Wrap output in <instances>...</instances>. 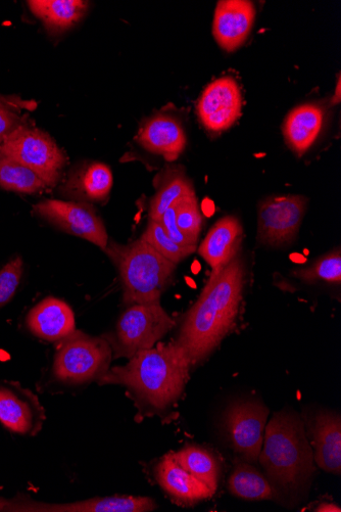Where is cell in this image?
<instances>
[{
	"mask_svg": "<svg viewBox=\"0 0 341 512\" xmlns=\"http://www.w3.org/2000/svg\"><path fill=\"white\" fill-rule=\"evenodd\" d=\"M246 267L238 255L214 269L199 300L187 312L176 341L191 366L206 360L228 335L238 315Z\"/></svg>",
	"mask_w": 341,
	"mask_h": 512,
	"instance_id": "1",
	"label": "cell"
},
{
	"mask_svg": "<svg viewBox=\"0 0 341 512\" xmlns=\"http://www.w3.org/2000/svg\"><path fill=\"white\" fill-rule=\"evenodd\" d=\"M190 366L177 342L159 344L136 353L126 365L109 369L99 383L127 388L146 414L162 413L182 396Z\"/></svg>",
	"mask_w": 341,
	"mask_h": 512,
	"instance_id": "2",
	"label": "cell"
},
{
	"mask_svg": "<svg viewBox=\"0 0 341 512\" xmlns=\"http://www.w3.org/2000/svg\"><path fill=\"white\" fill-rule=\"evenodd\" d=\"M264 436L260 461L276 493L297 495L314 473L313 452L298 414L280 412L272 417Z\"/></svg>",
	"mask_w": 341,
	"mask_h": 512,
	"instance_id": "3",
	"label": "cell"
},
{
	"mask_svg": "<svg viewBox=\"0 0 341 512\" xmlns=\"http://www.w3.org/2000/svg\"><path fill=\"white\" fill-rule=\"evenodd\" d=\"M105 252L120 272L125 306L160 301L176 264L141 239L128 245L109 242Z\"/></svg>",
	"mask_w": 341,
	"mask_h": 512,
	"instance_id": "4",
	"label": "cell"
},
{
	"mask_svg": "<svg viewBox=\"0 0 341 512\" xmlns=\"http://www.w3.org/2000/svg\"><path fill=\"white\" fill-rule=\"evenodd\" d=\"M175 321L160 301L128 306L117 321L114 332L104 338L115 358H131L154 348L173 328Z\"/></svg>",
	"mask_w": 341,
	"mask_h": 512,
	"instance_id": "5",
	"label": "cell"
},
{
	"mask_svg": "<svg viewBox=\"0 0 341 512\" xmlns=\"http://www.w3.org/2000/svg\"><path fill=\"white\" fill-rule=\"evenodd\" d=\"M113 351L108 341L75 331L62 340L55 357L53 374L66 385L99 381L109 370Z\"/></svg>",
	"mask_w": 341,
	"mask_h": 512,
	"instance_id": "6",
	"label": "cell"
},
{
	"mask_svg": "<svg viewBox=\"0 0 341 512\" xmlns=\"http://www.w3.org/2000/svg\"><path fill=\"white\" fill-rule=\"evenodd\" d=\"M0 156L12 159L34 171L47 186H54L67 163L63 151L46 133L25 126L17 127L0 145Z\"/></svg>",
	"mask_w": 341,
	"mask_h": 512,
	"instance_id": "7",
	"label": "cell"
},
{
	"mask_svg": "<svg viewBox=\"0 0 341 512\" xmlns=\"http://www.w3.org/2000/svg\"><path fill=\"white\" fill-rule=\"evenodd\" d=\"M303 196L273 197L261 202L258 210V240L270 247H283L298 236L307 209Z\"/></svg>",
	"mask_w": 341,
	"mask_h": 512,
	"instance_id": "8",
	"label": "cell"
},
{
	"mask_svg": "<svg viewBox=\"0 0 341 512\" xmlns=\"http://www.w3.org/2000/svg\"><path fill=\"white\" fill-rule=\"evenodd\" d=\"M268 415V408L256 401L236 402L226 412L225 426L231 446L250 463L259 460Z\"/></svg>",
	"mask_w": 341,
	"mask_h": 512,
	"instance_id": "9",
	"label": "cell"
},
{
	"mask_svg": "<svg viewBox=\"0 0 341 512\" xmlns=\"http://www.w3.org/2000/svg\"><path fill=\"white\" fill-rule=\"evenodd\" d=\"M35 212L58 228L106 250L109 237L100 216L86 204L46 200L34 207Z\"/></svg>",
	"mask_w": 341,
	"mask_h": 512,
	"instance_id": "10",
	"label": "cell"
},
{
	"mask_svg": "<svg viewBox=\"0 0 341 512\" xmlns=\"http://www.w3.org/2000/svg\"><path fill=\"white\" fill-rule=\"evenodd\" d=\"M242 112V93L235 78L220 77L203 91L197 105L199 119L205 129L220 133L231 128Z\"/></svg>",
	"mask_w": 341,
	"mask_h": 512,
	"instance_id": "11",
	"label": "cell"
},
{
	"mask_svg": "<svg viewBox=\"0 0 341 512\" xmlns=\"http://www.w3.org/2000/svg\"><path fill=\"white\" fill-rule=\"evenodd\" d=\"M46 415L37 395L19 383L0 385V423L22 436H36Z\"/></svg>",
	"mask_w": 341,
	"mask_h": 512,
	"instance_id": "12",
	"label": "cell"
},
{
	"mask_svg": "<svg viewBox=\"0 0 341 512\" xmlns=\"http://www.w3.org/2000/svg\"><path fill=\"white\" fill-rule=\"evenodd\" d=\"M256 14L250 0H221L213 20V36L220 48L227 53L239 50L253 30Z\"/></svg>",
	"mask_w": 341,
	"mask_h": 512,
	"instance_id": "13",
	"label": "cell"
},
{
	"mask_svg": "<svg viewBox=\"0 0 341 512\" xmlns=\"http://www.w3.org/2000/svg\"><path fill=\"white\" fill-rule=\"evenodd\" d=\"M26 322L34 336L47 342L62 341L76 331L72 308L54 297H47L34 306Z\"/></svg>",
	"mask_w": 341,
	"mask_h": 512,
	"instance_id": "14",
	"label": "cell"
},
{
	"mask_svg": "<svg viewBox=\"0 0 341 512\" xmlns=\"http://www.w3.org/2000/svg\"><path fill=\"white\" fill-rule=\"evenodd\" d=\"M137 142L144 150L162 156L168 162H174L185 151L187 137L176 118L157 115L141 127Z\"/></svg>",
	"mask_w": 341,
	"mask_h": 512,
	"instance_id": "15",
	"label": "cell"
},
{
	"mask_svg": "<svg viewBox=\"0 0 341 512\" xmlns=\"http://www.w3.org/2000/svg\"><path fill=\"white\" fill-rule=\"evenodd\" d=\"M326 113L317 103H306L292 109L283 123L285 142L292 152L304 156L317 142L325 124Z\"/></svg>",
	"mask_w": 341,
	"mask_h": 512,
	"instance_id": "16",
	"label": "cell"
},
{
	"mask_svg": "<svg viewBox=\"0 0 341 512\" xmlns=\"http://www.w3.org/2000/svg\"><path fill=\"white\" fill-rule=\"evenodd\" d=\"M156 478L162 489L177 503L192 505L211 498L215 492L181 467L174 453L157 465Z\"/></svg>",
	"mask_w": 341,
	"mask_h": 512,
	"instance_id": "17",
	"label": "cell"
},
{
	"mask_svg": "<svg viewBox=\"0 0 341 512\" xmlns=\"http://www.w3.org/2000/svg\"><path fill=\"white\" fill-rule=\"evenodd\" d=\"M319 468L333 475L341 472V421L338 414L319 412L310 423Z\"/></svg>",
	"mask_w": 341,
	"mask_h": 512,
	"instance_id": "18",
	"label": "cell"
},
{
	"mask_svg": "<svg viewBox=\"0 0 341 512\" xmlns=\"http://www.w3.org/2000/svg\"><path fill=\"white\" fill-rule=\"evenodd\" d=\"M243 228L239 219L228 215L219 219L208 232L199 248L201 257L217 269L229 263L238 254Z\"/></svg>",
	"mask_w": 341,
	"mask_h": 512,
	"instance_id": "19",
	"label": "cell"
},
{
	"mask_svg": "<svg viewBox=\"0 0 341 512\" xmlns=\"http://www.w3.org/2000/svg\"><path fill=\"white\" fill-rule=\"evenodd\" d=\"M31 12L55 33L72 28L85 15L88 3L82 0H31Z\"/></svg>",
	"mask_w": 341,
	"mask_h": 512,
	"instance_id": "20",
	"label": "cell"
},
{
	"mask_svg": "<svg viewBox=\"0 0 341 512\" xmlns=\"http://www.w3.org/2000/svg\"><path fill=\"white\" fill-rule=\"evenodd\" d=\"M158 193L150 204V220H161L164 213L185 197L196 194L191 180L181 169H169L158 181Z\"/></svg>",
	"mask_w": 341,
	"mask_h": 512,
	"instance_id": "21",
	"label": "cell"
},
{
	"mask_svg": "<svg viewBox=\"0 0 341 512\" xmlns=\"http://www.w3.org/2000/svg\"><path fill=\"white\" fill-rule=\"evenodd\" d=\"M114 184V176L110 167L103 163H92L69 183L74 195L91 202H102L108 199Z\"/></svg>",
	"mask_w": 341,
	"mask_h": 512,
	"instance_id": "22",
	"label": "cell"
},
{
	"mask_svg": "<svg viewBox=\"0 0 341 512\" xmlns=\"http://www.w3.org/2000/svg\"><path fill=\"white\" fill-rule=\"evenodd\" d=\"M174 457L183 469L216 492L221 467L215 454L200 446L187 445L174 453Z\"/></svg>",
	"mask_w": 341,
	"mask_h": 512,
	"instance_id": "23",
	"label": "cell"
},
{
	"mask_svg": "<svg viewBox=\"0 0 341 512\" xmlns=\"http://www.w3.org/2000/svg\"><path fill=\"white\" fill-rule=\"evenodd\" d=\"M228 489L234 496L246 500H271L276 495L271 483L245 462L236 465L228 481Z\"/></svg>",
	"mask_w": 341,
	"mask_h": 512,
	"instance_id": "24",
	"label": "cell"
},
{
	"mask_svg": "<svg viewBox=\"0 0 341 512\" xmlns=\"http://www.w3.org/2000/svg\"><path fill=\"white\" fill-rule=\"evenodd\" d=\"M0 188L21 194H35L47 188V185L34 171L0 156Z\"/></svg>",
	"mask_w": 341,
	"mask_h": 512,
	"instance_id": "25",
	"label": "cell"
},
{
	"mask_svg": "<svg viewBox=\"0 0 341 512\" xmlns=\"http://www.w3.org/2000/svg\"><path fill=\"white\" fill-rule=\"evenodd\" d=\"M140 239L176 265L197 251V246L183 247L172 241L159 221L150 220Z\"/></svg>",
	"mask_w": 341,
	"mask_h": 512,
	"instance_id": "26",
	"label": "cell"
},
{
	"mask_svg": "<svg viewBox=\"0 0 341 512\" xmlns=\"http://www.w3.org/2000/svg\"><path fill=\"white\" fill-rule=\"evenodd\" d=\"M294 274L307 284L325 282L340 284L341 282V253L339 249L317 259L311 266L297 270Z\"/></svg>",
	"mask_w": 341,
	"mask_h": 512,
	"instance_id": "27",
	"label": "cell"
},
{
	"mask_svg": "<svg viewBox=\"0 0 341 512\" xmlns=\"http://www.w3.org/2000/svg\"><path fill=\"white\" fill-rule=\"evenodd\" d=\"M175 212L177 226L194 245H197L204 222L197 195L185 197L177 202Z\"/></svg>",
	"mask_w": 341,
	"mask_h": 512,
	"instance_id": "28",
	"label": "cell"
},
{
	"mask_svg": "<svg viewBox=\"0 0 341 512\" xmlns=\"http://www.w3.org/2000/svg\"><path fill=\"white\" fill-rule=\"evenodd\" d=\"M90 500V512H150L158 506L150 497L111 496Z\"/></svg>",
	"mask_w": 341,
	"mask_h": 512,
	"instance_id": "29",
	"label": "cell"
},
{
	"mask_svg": "<svg viewBox=\"0 0 341 512\" xmlns=\"http://www.w3.org/2000/svg\"><path fill=\"white\" fill-rule=\"evenodd\" d=\"M24 271L23 259L18 256L0 269V308L14 298Z\"/></svg>",
	"mask_w": 341,
	"mask_h": 512,
	"instance_id": "30",
	"label": "cell"
},
{
	"mask_svg": "<svg viewBox=\"0 0 341 512\" xmlns=\"http://www.w3.org/2000/svg\"><path fill=\"white\" fill-rule=\"evenodd\" d=\"M176 205V204H175ZM175 205L169 208L164 215L162 216L160 222L164 226L167 235L170 237L172 241H174L176 244L183 246V247H190V246H197L194 245L179 229V227L176 224V212H175Z\"/></svg>",
	"mask_w": 341,
	"mask_h": 512,
	"instance_id": "31",
	"label": "cell"
},
{
	"mask_svg": "<svg viewBox=\"0 0 341 512\" xmlns=\"http://www.w3.org/2000/svg\"><path fill=\"white\" fill-rule=\"evenodd\" d=\"M16 128L15 115L3 106H0V145Z\"/></svg>",
	"mask_w": 341,
	"mask_h": 512,
	"instance_id": "32",
	"label": "cell"
},
{
	"mask_svg": "<svg viewBox=\"0 0 341 512\" xmlns=\"http://www.w3.org/2000/svg\"><path fill=\"white\" fill-rule=\"evenodd\" d=\"M315 511H319V512H340L341 509L339 506H337L336 504L334 503H331V502H324V503H321Z\"/></svg>",
	"mask_w": 341,
	"mask_h": 512,
	"instance_id": "33",
	"label": "cell"
},
{
	"mask_svg": "<svg viewBox=\"0 0 341 512\" xmlns=\"http://www.w3.org/2000/svg\"><path fill=\"white\" fill-rule=\"evenodd\" d=\"M336 88V93L334 95V97L336 96V98L332 100L333 104H339L340 102V76H338Z\"/></svg>",
	"mask_w": 341,
	"mask_h": 512,
	"instance_id": "34",
	"label": "cell"
}]
</instances>
